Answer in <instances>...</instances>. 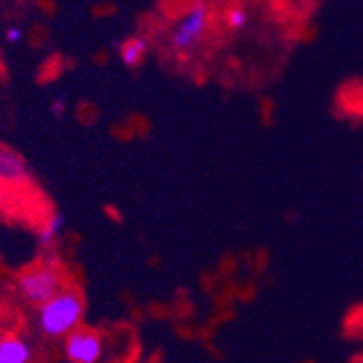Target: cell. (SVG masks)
<instances>
[{"mask_svg": "<svg viewBox=\"0 0 363 363\" xmlns=\"http://www.w3.org/2000/svg\"><path fill=\"white\" fill-rule=\"evenodd\" d=\"M28 179V168L24 159L7 148V146H0V183L5 185H20Z\"/></svg>", "mask_w": 363, "mask_h": 363, "instance_id": "cell-5", "label": "cell"}, {"mask_svg": "<svg viewBox=\"0 0 363 363\" xmlns=\"http://www.w3.org/2000/svg\"><path fill=\"white\" fill-rule=\"evenodd\" d=\"M85 311L83 294L77 287L65 285L59 294H55L48 303H44L38 311L40 331L46 337H65L74 328L81 326Z\"/></svg>", "mask_w": 363, "mask_h": 363, "instance_id": "cell-1", "label": "cell"}, {"mask_svg": "<svg viewBox=\"0 0 363 363\" xmlns=\"http://www.w3.org/2000/svg\"><path fill=\"white\" fill-rule=\"evenodd\" d=\"M63 216L61 213H55L46 224H44V228L40 230V242L42 244H50L52 240H57V235L61 233V228H63Z\"/></svg>", "mask_w": 363, "mask_h": 363, "instance_id": "cell-8", "label": "cell"}, {"mask_svg": "<svg viewBox=\"0 0 363 363\" xmlns=\"http://www.w3.org/2000/svg\"><path fill=\"white\" fill-rule=\"evenodd\" d=\"M63 350L72 363H98L103 357V337L94 328L79 326L70 335H65Z\"/></svg>", "mask_w": 363, "mask_h": 363, "instance_id": "cell-4", "label": "cell"}, {"mask_svg": "<svg viewBox=\"0 0 363 363\" xmlns=\"http://www.w3.org/2000/svg\"><path fill=\"white\" fill-rule=\"evenodd\" d=\"M52 111H55L57 116H61V111H63V101H61V98H59V101L52 105Z\"/></svg>", "mask_w": 363, "mask_h": 363, "instance_id": "cell-11", "label": "cell"}, {"mask_svg": "<svg viewBox=\"0 0 363 363\" xmlns=\"http://www.w3.org/2000/svg\"><path fill=\"white\" fill-rule=\"evenodd\" d=\"M146 52H148V42L144 38H130L128 42L122 44L120 59L128 65V68H135V65H140L144 61Z\"/></svg>", "mask_w": 363, "mask_h": 363, "instance_id": "cell-7", "label": "cell"}, {"mask_svg": "<svg viewBox=\"0 0 363 363\" xmlns=\"http://www.w3.org/2000/svg\"><path fill=\"white\" fill-rule=\"evenodd\" d=\"M63 287H65V281L59 268L52 266V263H35V266L22 270L18 277V291L33 307H42Z\"/></svg>", "mask_w": 363, "mask_h": 363, "instance_id": "cell-2", "label": "cell"}, {"mask_svg": "<svg viewBox=\"0 0 363 363\" xmlns=\"http://www.w3.org/2000/svg\"><path fill=\"white\" fill-rule=\"evenodd\" d=\"M7 42H11V44H18L20 40H22V28L20 26H11L9 30H7Z\"/></svg>", "mask_w": 363, "mask_h": 363, "instance_id": "cell-10", "label": "cell"}, {"mask_svg": "<svg viewBox=\"0 0 363 363\" xmlns=\"http://www.w3.org/2000/svg\"><path fill=\"white\" fill-rule=\"evenodd\" d=\"M226 22L233 30H242L246 24H248V13L244 7H233L228 13H226Z\"/></svg>", "mask_w": 363, "mask_h": 363, "instance_id": "cell-9", "label": "cell"}, {"mask_svg": "<svg viewBox=\"0 0 363 363\" xmlns=\"http://www.w3.org/2000/svg\"><path fill=\"white\" fill-rule=\"evenodd\" d=\"M207 20H209V9L205 3L191 5L189 11L185 13V18L179 22V26L172 33V48L177 52L191 50L198 44V40L205 35Z\"/></svg>", "mask_w": 363, "mask_h": 363, "instance_id": "cell-3", "label": "cell"}, {"mask_svg": "<svg viewBox=\"0 0 363 363\" xmlns=\"http://www.w3.org/2000/svg\"><path fill=\"white\" fill-rule=\"evenodd\" d=\"M0 363H30V346L18 335L0 337Z\"/></svg>", "mask_w": 363, "mask_h": 363, "instance_id": "cell-6", "label": "cell"}]
</instances>
